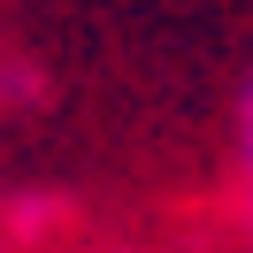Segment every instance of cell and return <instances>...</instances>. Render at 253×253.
Returning <instances> with one entry per match:
<instances>
[{
    "mask_svg": "<svg viewBox=\"0 0 253 253\" xmlns=\"http://www.w3.org/2000/svg\"><path fill=\"white\" fill-rule=\"evenodd\" d=\"M238 184H246V230H253V77L238 92Z\"/></svg>",
    "mask_w": 253,
    "mask_h": 253,
    "instance_id": "1",
    "label": "cell"
}]
</instances>
